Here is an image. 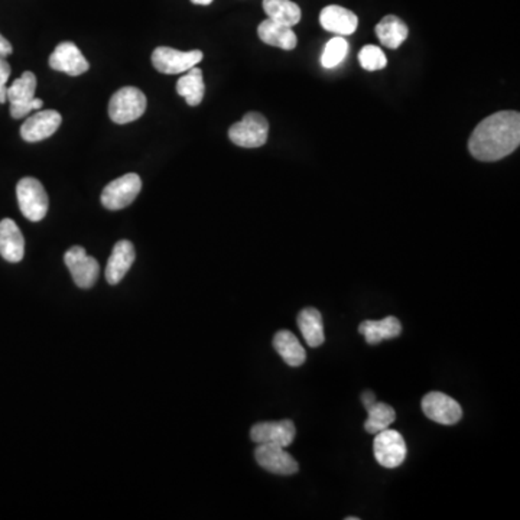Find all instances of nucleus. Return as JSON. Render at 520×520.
Here are the masks:
<instances>
[{
    "instance_id": "nucleus-30",
    "label": "nucleus",
    "mask_w": 520,
    "mask_h": 520,
    "mask_svg": "<svg viewBox=\"0 0 520 520\" xmlns=\"http://www.w3.org/2000/svg\"><path fill=\"white\" fill-rule=\"evenodd\" d=\"M361 402H363L366 409H368L369 407H372L373 403L376 402L375 393L370 391L363 392V395H361Z\"/></svg>"
},
{
    "instance_id": "nucleus-11",
    "label": "nucleus",
    "mask_w": 520,
    "mask_h": 520,
    "mask_svg": "<svg viewBox=\"0 0 520 520\" xmlns=\"http://www.w3.org/2000/svg\"><path fill=\"white\" fill-rule=\"evenodd\" d=\"M254 458L262 469L278 476H292L299 470L297 460L283 446L274 444H259Z\"/></svg>"
},
{
    "instance_id": "nucleus-4",
    "label": "nucleus",
    "mask_w": 520,
    "mask_h": 520,
    "mask_svg": "<svg viewBox=\"0 0 520 520\" xmlns=\"http://www.w3.org/2000/svg\"><path fill=\"white\" fill-rule=\"evenodd\" d=\"M146 96L136 87H123L110 98L109 116L114 123L126 125L137 120L146 110Z\"/></svg>"
},
{
    "instance_id": "nucleus-17",
    "label": "nucleus",
    "mask_w": 520,
    "mask_h": 520,
    "mask_svg": "<svg viewBox=\"0 0 520 520\" xmlns=\"http://www.w3.org/2000/svg\"><path fill=\"white\" fill-rule=\"evenodd\" d=\"M0 254L11 263H18L24 259V235L13 220L0 221Z\"/></svg>"
},
{
    "instance_id": "nucleus-26",
    "label": "nucleus",
    "mask_w": 520,
    "mask_h": 520,
    "mask_svg": "<svg viewBox=\"0 0 520 520\" xmlns=\"http://www.w3.org/2000/svg\"><path fill=\"white\" fill-rule=\"evenodd\" d=\"M348 52L347 41L343 36L337 35L325 45L324 52L321 57V64L324 68H334L343 63Z\"/></svg>"
},
{
    "instance_id": "nucleus-24",
    "label": "nucleus",
    "mask_w": 520,
    "mask_h": 520,
    "mask_svg": "<svg viewBox=\"0 0 520 520\" xmlns=\"http://www.w3.org/2000/svg\"><path fill=\"white\" fill-rule=\"evenodd\" d=\"M263 11L268 19L286 27H295L301 20V8L292 0H263Z\"/></svg>"
},
{
    "instance_id": "nucleus-6",
    "label": "nucleus",
    "mask_w": 520,
    "mask_h": 520,
    "mask_svg": "<svg viewBox=\"0 0 520 520\" xmlns=\"http://www.w3.org/2000/svg\"><path fill=\"white\" fill-rule=\"evenodd\" d=\"M141 190V176L137 174H126L105 187L102 192V204L107 210L118 212L134 203Z\"/></svg>"
},
{
    "instance_id": "nucleus-2",
    "label": "nucleus",
    "mask_w": 520,
    "mask_h": 520,
    "mask_svg": "<svg viewBox=\"0 0 520 520\" xmlns=\"http://www.w3.org/2000/svg\"><path fill=\"white\" fill-rule=\"evenodd\" d=\"M16 197L20 212L29 221H41L47 215L50 200L40 181L25 176L16 185Z\"/></svg>"
},
{
    "instance_id": "nucleus-3",
    "label": "nucleus",
    "mask_w": 520,
    "mask_h": 520,
    "mask_svg": "<svg viewBox=\"0 0 520 520\" xmlns=\"http://www.w3.org/2000/svg\"><path fill=\"white\" fill-rule=\"evenodd\" d=\"M36 77L31 71H25L19 79L12 82L6 90V98L11 102V116L22 119L32 110H40L43 102L35 97Z\"/></svg>"
},
{
    "instance_id": "nucleus-1",
    "label": "nucleus",
    "mask_w": 520,
    "mask_h": 520,
    "mask_svg": "<svg viewBox=\"0 0 520 520\" xmlns=\"http://www.w3.org/2000/svg\"><path fill=\"white\" fill-rule=\"evenodd\" d=\"M520 145L519 112H497L478 123L470 136V153L483 162L508 157Z\"/></svg>"
},
{
    "instance_id": "nucleus-9",
    "label": "nucleus",
    "mask_w": 520,
    "mask_h": 520,
    "mask_svg": "<svg viewBox=\"0 0 520 520\" xmlns=\"http://www.w3.org/2000/svg\"><path fill=\"white\" fill-rule=\"evenodd\" d=\"M64 262L74 279L75 285L81 290H90L96 283L100 274V267L96 259L87 254L86 249L81 246H73L64 254Z\"/></svg>"
},
{
    "instance_id": "nucleus-15",
    "label": "nucleus",
    "mask_w": 520,
    "mask_h": 520,
    "mask_svg": "<svg viewBox=\"0 0 520 520\" xmlns=\"http://www.w3.org/2000/svg\"><path fill=\"white\" fill-rule=\"evenodd\" d=\"M320 22L325 31L333 32L338 36L352 35L359 27V18L356 13L338 4H330L322 9Z\"/></svg>"
},
{
    "instance_id": "nucleus-25",
    "label": "nucleus",
    "mask_w": 520,
    "mask_h": 520,
    "mask_svg": "<svg viewBox=\"0 0 520 520\" xmlns=\"http://www.w3.org/2000/svg\"><path fill=\"white\" fill-rule=\"evenodd\" d=\"M368 412L369 418L364 423V430L368 431L369 434L376 435L380 431L387 430L392 423H395V409L387 403L376 400L372 407H368Z\"/></svg>"
},
{
    "instance_id": "nucleus-5",
    "label": "nucleus",
    "mask_w": 520,
    "mask_h": 520,
    "mask_svg": "<svg viewBox=\"0 0 520 520\" xmlns=\"http://www.w3.org/2000/svg\"><path fill=\"white\" fill-rule=\"evenodd\" d=\"M268 135L269 123L263 114L256 112L244 114V118L229 130L230 141L242 148H260L267 144Z\"/></svg>"
},
{
    "instance_id": "nucleus-28",
    "label": "nucleus",
    "mask_w": 520,
    "mask_h": 520,
    "mask_svg": "<svg viewBox=\"0 0 520 520\" xmlns=\"http://www.w3.org/2000/svg\"><path fill=\"white\" fill-rule=\"evenodd\" d=\"M11 73H12V70H11L8 61L0 57V105H4L8 100L6 98V90H8L6 84H8Z\"/></svg>"
},
{
    "instance_id": "nucleus-7",
    "label": "nucleus",
    "mask_w": 520,
    "mask_h": 520,
    "mask_svg": "<svg viewBox=\"0 0 520 520\" xmlns=\"http://www.w3.org/2000/svg\"><path fill=\"white\" fill-rule=\"evenodd\" d=\"M373 453L376 462L384 469H396L400 467L407 458V442L398 431H380L373 442Z\"/></svg>"
},
{
    "instance_id": "nucleus-12",
    "label": "nucleus",
    "mask_w": 520,
    "mask_h": 520,
    "mask_svg": "<svg viewBox=\"0 0 520 520\" xmlns=\"http://www.w3.org/2000/svg\"><path fill=\"white\" fill-rule=\"evenodd\" d=\"M251 437L256 444H274L286 448L295 441L297 428L291 419L278 423H259L252 427Z\"/></svg>"
},
{
    "instance_id": "nucleus-23",
    "label": "nucleus",
    "mask_w": 520,
    "mask_h": 520,
    "mask_svg": "<svg viewBox=\"0 0 520 520\" xmlns=\"http://www.w3.org/2000/svg\"><path fill=\"white\" fill-rule=\"evenodd\" d=\"M176 93L185 98L188 106H198L203 102L204 93H206L203 71L196 67L188 70L187 74L182 75L176 82Z\"/></svg>"
},
{
    "instance_id": "nucleus-32",
    "label": "nucleus",
    "mask_w": 520,
    "mask_h": 520,
    "mask_svg": "<svg viewBox=\"0 0 520 520\" xmlns=\"http://www.w3.org/2000/svg\"><path fill=\"white\" fill-rule=\"evenodd\" d=\"M345 519H347V520H357V519H359V517L350 516V517H345Z\"/></svg>"
},
{
    "instance_id": "nucleus-18",
    "label": "nucleus",
    "mask_w": 520,
    "mask_h": 520,
    "mask_svg": "<svg viewBox=\"0 0 520 520\" xmlns=\"http://www.w3.org/2000/svg\"><path fill=\"white\" fill-rule=\"evenodd\" d=\"M258 35L262 43L278 47L285 51L295 50L298 45V38L294 29L286 25L278 24L275 20L265 19L258 27Z\"/></svg>"
},
{
    "instance_id": "nucleus-31",
    "label": "nucleus",
    "mask_w": 520,
    "mask_h": 520,
    "mask_svg": "<svg viewBox=\"0 0 520 520\" xmlns=\"http://www.w3.org/2000/svg\"><path fill=\"white\" fill-rule=\"evenodd\" d=\"M191 2L194 4H203V6L213 4V0H191Z\"/></svg>"
},
{
    "instance_id": "nucleus-29",
    "label": "nucleus",
    "mask_w": 520,
    "mask_h": 520,
    "mask_svg": "<svg viewBox=\"0 0 520 520\" xmlns=\"http://www.w3.org/2000/svg\"><path fill=\"white\" fill-rule=\"evenodd\" d=\"M12 43H9L4 35H0V57L6 58L8 55L12 54Z\"/></svg>"
},
{
    "instance_id": "nucleus-20",
    "label": "nucleus",
    "mask_w": 520,
    "mask_h": 520,
    "mask_svg": "<svg viewBox=\"0 0 520 520\" xmlns=\"http://www.w3.org/2000/svg\"><path fill=\"white\" fill-rule=\"evenodd\" d=\"M274 347L279 356L291 368H299L306 363V348L302 347L295 334L291 333L288 330H281L275 334Z\"/></svg>"
},
{
    "instance_id": "nucleus-8",
    "label": "nucleus",
    "mask_w": 520,
    "mask_h": 520,
    "mask_svg": "<svg viewBox=\"0 0 520 520\" xmlns=\"http://www.w3.org/2000/svg\"><path fill=\"white\" fill-rule=\"evenodd\" d=\"M203 52L200 50L192 51H178L174 48L158 47L152 52L153 67L162 74H181L187 73L203 59Z\"/></svg>"
},
{
    "instance_id": "nucleus-10",
    "label": "nucleus",
    "mask_w": 520,
    "mask_h": 520,
    "mask_svg": "<svg viewBox=\"0 0 520 520\" xmlns=\"http://www.w3.org/2000/svg\"><path fill=\"white\" fill-rule=\"evenodd\" d=\"M421 407L427 418L441 425H455L462 418V405L441 392H431L423 396Z\"/></svg>"
},
{
    "instance_id": "nucleus-21",
    "label": "nucleus",
    "mask_w": 520,
    "mask_h": 520,
    "mask_svg": "<svg viewBox=\"0 0 520 520\" xmlns=\"http://www.w3.org/2000/svg\"><path fill=\"white\" fill-rule=\"evenodd\" d=\"M375 31L382 45L389 50H398L409 35L407 25L395 15L384 16V19L376 25Z\"/></svg>"
},
{
    "instance_id": "nucleus-13",
    "label": "nucleus",
    "mask_w": 520,
    "mask_h": 520,
    "mask_svg": "<svg viewBox=\"0 0 520 520\" xmlns=\"http://www.w3.org/2000/svg\"><path fill=\"white\" fill-rule=\"evenodd\" d=\"M63 118L57 110H43L25 120L20 128V136L25 142L35 144L43 141L58 130Z\"/></svg>"
},
{
    "instance_id": "nucleus-14",
    "label": "nucleus",
    "mask_w": 520,
    "mask_h": 520,
    "mask_svg": "<svg viewBox=\"0 0 520 520\" xmlns=\"http://www.w3.org/2000/svg\"><path fill=\"white\" fill-rule=\"evenodd\" d=\"M50 67L66 74L81 75L89 71L90 64L84 58L79 47L73 43H61L50 57Z\"/></svg>"
},
{
    "instance_id": "nucleus-16",
    "label": "nucleus",
    "mask_w": 520,
    "mask_h": 520,
    "mask_svg": "<svg viewBox=\"0 0 520 520\" xmlns=\"http://www.w3.org/2000/svg\"><path fill=\"white\" fill-rule=\"evenodd\" d=\"M136 252L129 240L116 243L106 267V279L110 285H118L134 265Z\"/></svg>"
},
{
    "instance_id": "nucleus-27",
    "label": "nucleus",
    "mask_w": 520,
    "mask_h": 520,
    "mask_svg": "<svg viewBox=\"0 0 520 520\" xmlns=\"http://www.w3.org/2000/svg\"><path fill=\"white\" fill-rule=\"evenodd\" d=\"M359 61H361V67L368 71L384 70L387 66L386 55L376 45H366L361 48Z\"/></svg>"
},
{
    "instance_id": "nucleus-22",
    "label": "nucleus",
    "mask_w": 520,
    "mask_h": 520,
    "mask_svg": "<svg viewBox=\"0 0 520 520\" xmlns=\"http://www.w3.org/2000/svg\"><path fill=\"white\" fill-rule=\"evenodd\" d=\"M298 327L309 347H320L324 343V324L322 315L317 308L307 307L298 314Z\"/></svg>"
},
{
    "instance_id": "nucleus-19",
    "label": "nucleus",
    "mask_w": 520,
    "mask_h": 520,
    "mask_svg": "<svg viewBox=\"0 0 520 520\" xmlns=\"http://www.w3.org/2000/svg\"><path fill=\"white\" fill-rule=\"evenodd\" d=\"M359 333L364 336L369 345H379L384 340L400 337L402 334V324L393 315L380 321H363L359 327Z\"/></svg>"
}]
</instances>
